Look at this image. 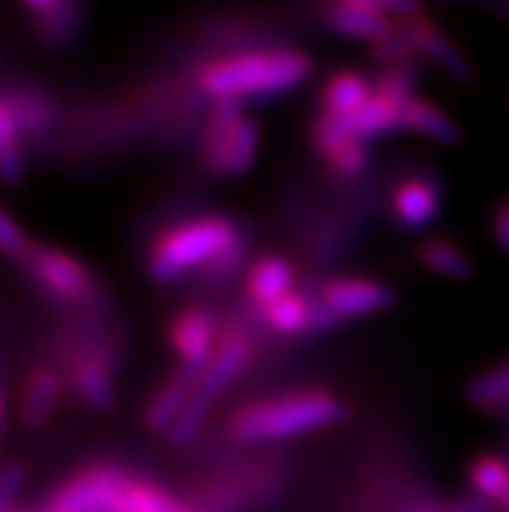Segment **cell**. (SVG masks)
<instances>
[{
  "instance_id": "1",
  "label": "cell",
  "mask_w": 509,
  "mask_h": 512,
  "mask_svg": "<svg viewBox=\"0 0 509 512\" xmlns=\"http://www.w3.org/2000/svg\"><path fill=\"white\" fill-rule=\"evenodd\" d=\"M312 73V60L302 50H255L219 58L200 71V89L208 97L242 99L273 97L297 89Z\"/></svg>"
},
{
  "instance_id": "2",
  "label": "cell",
  "mask_w": 509,
  "mask_h": 512,
  "mask_svg": "<svg viewBox=\"0 0 509 512\" xmlns=\"http://www.w3.org/2000/svg\"><path fill=\"white\" fill-rule=\"evenodd\" d=\"M346 409L325 390H302L247 403L229 419V432L242 442L286 440L341 422Z\"/></svg>"
},
{
  "instance_id": "3",
  "label": "cell",
  "mask_w": 509,
  "mask_h": 512,
  "mask_svg": "<svg viewBox=\"0 0 509 512\" xmlns=\"http://www.w3.org/2000/svg\"><path fill=\"white\" fill-rule=\"evenodd\" d=\"M239 227L226 216H203L169 229L156 242L149 258V271L156 281H177L187 271L203 268L232 245Z\"/></svg>"
},
{
  "instance_id": "4",
  "label": "cell",
  "mask_w": 509,
  "mask_h": 512,
  "mask_svg": "<svg viewBox=\"0 0 509 512\" xmlns=\"http://www.w3.org/2000/svg\"><path fill=\"white\" fill-rule=\"evenodd\" d=\"M260 146V128L242 115V102H213L203 133V167L213 177H242L255 164Z\"/></svg>"
},
{
  "instance_id": "5",
  "label": "cell",
  "mask_w": 509,
  "mask_h": 512,
  "mask_svg": "<svg viewBox=\"0 0 509 512\" xmlns=\"http://www.w3.org/2000/svg\"><path fill=\"white\" fill-rule=\"evenodd\" d=\"M247 362H250V344L242 341V338H226L224 344L216 349V354H213L211 367H208L203 380L195 388L193 398L187 401L185 411H182V416L177 419L172 432H169V440L174 445H190L195 440V435H198L203 422H206L213 401L237 380L239 372L247 367Z\"/></svg>"
},
{
  "instance_id": "6",
  "label": "cell",
  "mask_w": 509,
  "mask_h": 512,
  "mask_svg": "<svg viewBox=\"0 0 509 512\" xmlns=\"http://www.w3.org/2000/svg\"><path fill=\"white\" fill-rule=\"evenodd\" d=\"M128 487L130 479L117 468H86L55 489L50 512H115Z\"/></svg>"
},
{
  "instance_id": "7",
  "label": "cell",
  "mask_w": 509,
  "mask_h": 512,
  "mask_svg": "<svg viewBox=\"0 0 509 512\" xmlns=\"http://www.w3.org/2000/svg\"><path fill=\"white\" fill-rule=\"evenodd\" d=\"M24 266L32 273V279L42 284L45 292L65 299V302H81L91 289L89 271L73 255L55 250V247L34 245Z\"/></svg>"
},
{
  "instance_id": "8",
  "label": "cell",
  "mask_w": 509,
  "mask_h": 512,
  "mask_svg": "<svg viewBox=\"0 0 509 512\" xmlns=\"http://www.w3.org/2000/svg\"><path fill=\"white\" fill-rule=\"evenodd\" d=\"M172 344L180 354V370L193 383H200L213 362V323L206 310H185L172 325Z\"/></svg>"
},
{
  "instance_id": "9",
  "label": "cell",
  "mask_w": 509,
  "mask_h": 512,
  "mask_svg": "<svg viewBox=\"0 0 509 512\" xmlns=\"http://www.w3.org/2000/svg\"><path fill=\"white\" fill-rule=\"evenodd\" d=\"M317 297L333 307L343 320L374 315L395 305L393 289L372 279H333L320 286Z\"/></svg>"
},
{
  "instance_id": "10",
  "label": "cell",
  "mask_w": 509,
  "mask_h": 512,
  "mask_svg": "<svg viewBox=\"0 0 509 512\" xmlns=\"http://www.w3.org/2000/svg\"><path fill=\"white\" fill-rule=\"evenodd\" d=\"M323 21L336 34L367 39V42H377L393 29L390 16L359 6V3H351V0H330L323 11Z\"/></svg>"
},
{
  "instance_id": "11",
  "label": "cell",
  "mask_w": 509,
  "mask_h": 512,
  "mask_svg": "<svg viewBox=\"0 0 509 512\" xmlns=\"http://www.w3.org/2000/svg\"><path fill=\"white\" fill-rule=\"evenodd\" d=\"M393 208L395 219L406 229L416 232V229L429 227L437 219L439 208H442V195H439L437 185L432 180L413 177V180L398 185L393 195Z\"/></svg>"
},
{
  "instance_id": "12",
  "label": "cell",
  "mask_w": 509,
  "mask_h": 512,
  "mask_svg": "<svg viewBox=\"0 0 509 512\" xmlns=\"http://www.w3.org/2000/svg\"><path fill=\"white\" fill-rule=\"evenodd\" d=\"M343 123H346L348 136L354 141H369V138L385 136V133H393V130H403V104L374 91L372 99L359 112L343 117Z\"/></svg>"
},
{
  "instance_id": "13",
  "label": "cell",
  "mask_w": 509,
  "mask_h": 512,
  "mask_svg": "<svg viewBox=\"0 0 509 512\" xmlns=\"http://www.w3.org/2000/svg\"><path fill=\"white\" fill-rule=\"evenodd\" d=\"M291 286H294V266L278 255H268L252 266L250 279H247V294L255 307L263 312L265 307H271L273 302L291 294Z\"/></svg>"
},
{
  "instance_id": "14",
  "label": "cell",
  "mask_w": 509,
  "mask_h": 512,
  "mask_svg": "<svg viewBox=\"0 0 509 512\" xmlns=\"http://www.w3.org/2000/svg\"><path fill=\"white\" fill-rule=\"evenodd\" d=\"M426 16H413V19H403L393 24V29L382 39L372 42V60L382 63L387 68L400 63H411L416 52H421V39H424Z\"/></svg>"
},
{
  "instance_id": "15",
  "label": "cell",
  "mask_w": 509,
  "mask_h": 512,
  "mask_svg": "<svg viewBox=\"0 0 509 512\" xmlns=\"http://www.w3.org/2000/svg\"><path fill=\"white\" fill-rule=\"evenodd\" d=\"M374 86L369 84L367 78L359 76L354 71H341L325 81L323 91H320V102H323V112L328 115H354L364 104L372 99Z\"/></svg>"
},
{
  "instance_id": "16",
  "label": "cell",
  "mask_w": 509,
  "mask_h": 512,
  "mask_svg": "<svg viewBox=\"0 0 509 512\" xmlns=\"http://www.w3.org/2000/svg\"><path fill=\"white\" fill-rule=\"evenodd\" d=\"M195 388H198V383H193L182 372H174L172 380L151 398L149 409H146L149 429H154V432H172V427L177 424L182 411H185L187 401L193 398Z\"/></svg>"
},
{
  "instance_id": "17",
  "label": "cell",
  "mask_w": 509,
  "mask_h": 512,
  "mask_svg": "<svg viewBox=\"0 0 509 512\" xmlns=\"http://www.w3.org/2000/svg\"><path fill=\"white\" fill-rule=\"evenodd\" d=\"M403 130H413L421 136L432 138L445 146H455L460 141V128L452 123L445 112L421 97H411L403 104Z\"/></svg>"
},
{
  "instance_id": "18",
  "label": "cell",
  "mask_w": 509,
  "mask_h": 512,
  "mask_svg": "<svg viewBox=\"0 0 509 512\" xmlns=\"http://www.w3.org/2000/svg\"><path fill=\"white\" fill-rule=\"evenodd\" d=\"M421 55L437 63L445 73H450L460 84H473V65L468 63L463 52L452 45V39L439 29L434 21H426L424 39H421Z\"/></svg>"
},
{
  "instance_id": "19",
  "label": "cell",
  "mask_w": 509,
  "mask_h": 512,
  "mask_svg": "<svg viewBox=\"0 0 509 512\" xmlns=\"http://www.w3.org/2000/svg\"><path fill=\"white\" fill-rule=\"evenodd\" d=\"M60 377L52 370H37L24 390V401H21V419L29 427H39L50 419L52 409L60 398Z\"/></svg>"
},
{
  "instance_id": "20",
  "label": "cell",
  "mask_w": 509,
  "mask_h": 512,
  "mask_svg": "<svg viewBox=\"0 0 509 512\" xmlns=\"http://www.w3.org/2000/svg\"><path fill=\"white\" fill-rule=\"evenodd\" d=\"M84 24V0H63L55 11L37 16L39 42L45 47H65Z\"/></svg>"
},
{
  "instance_id": "21",
  "label": "cell",
  "mask_w": 509,
  "mask_h": 512,
  "mask_svg": "<svg viewBox=\"0 0 509 512\" xmlns=\"http://www.w3.org/2000/svg\"><path fill=\"white\" fill-rule=\"evenodd\" d=\"M73 383H76L78 396L89 403L91 409L110 411L115 406V385H112L110 370L97 359H86L73 372Z\"/></svg>"
},
{
  "instance_id": "22",
  "label": "cell",
  "mask_w": 509,
  "mask_h": 512,
  "mask_svg": "<svg viewBox=\"0 0 509 512\" xmlns=\"http://www.w3.org/2000/svg\"><path fill=\"white\" fill-rule=\"evenodd\" d=\"M421 266L447 279H468L473 273L471 255L447 240H429L419 247Z\"/></svg>"
},
{
  "instance_id": "23",
  "label": "cell",
  "mask_w": 509,
  "mask_h": 512,
  "mask_svg": "<svg viewBox=\"0 0 509 512\" xmlns=\"http://www.w3.org/2000/svg\"><path fill=\"white\" fill-rule=\"evenodd\" d=\"M117 512H198L187 502L177 500L169 492L159 489L156 484H146V481H130V487L125 489L120 502H117Z\"/></svg>"
},
{
  "instance_id": "24",
  "label": "cell",
  "mask_w": 509,
  "mask_h": 512,
  "mask_svg": "<svg viewBox=\"0 0 509 512\" xmlns=\"http://www.w3.org/2000/svg\"><path fill=\"white\" fill-rule=\"evenodd\" d=\"M473 492L491 502H499L509 492V461L499 455H481L468 468Z\"/></svg>"
},
{
  "instance_id": "25",
  "label": "cell",
  "mask_w": 509,
  "mask_h": 512,
  "mask_svg": "<svg viewBox=\"0 0 509 512\" xmlns=\"http://www.w3.org/2000/svg\"><path fill=\"white\" fill-rule=\"evenodd\" d=\"M263 318L273 331L286 333V336L310 331V299L304 294H286L271 307H265Z\"/></svg>"
},
{
  "instance_id": "26",
  "label": "cell",
  "mask_w": 509,
  "mask_h": 512,
  "mask_svg": "<svg viewBox=\"0 0 509 512\" xmlns=\"http://www.w3.org/2000/svg\"><path fill=\"white\" fill-rule=\"evenodd\" d=\"M0 104L11 112L21 133H37L50 123L52 117L50 104L42 99V94H32V91H19V94L6 91V97Z\"/></svg>"
},
{
  "instance_id": "27",
  "label": "cell",
  "mask_w": 509,
  "mask_h": 512,
  "mask_svg": "<svg viewBox=\"0 0 509 512\" xmlns=\"http://www.w3.org/2000/svg\"><path fill=\"white\" fill-rule=\"evenodd\" d=\"M465 396L473 406H481V409H494L502 401L509 398V362L502 367H494V370L484 372V375L473 377Z\"/></svg>"
},
{
  "instance_id": "28",
  "label": "cell",
  "mask_w": 509,
  "mask_h": 512,
  "mask_svg": "<svg viewBox=\"0 0 509 512\" xmlns=\"http://www.w3.org/2000/svg\"><path fill=\"white\" fill-rule=\"evenodd\" d=\"M21 130L13 120L11 112L0 104V169L8 182H19L24 175V162H21Z\"/></svg>"
},
{
  "instance_id": "29",
  "label": "cell",
  "mask_w": 509,
  "mask_h": 512,
  "mask_svg": "<svg viewBox=\"0 0 509 512\" xmlns=\"http://www.w3.org/2000/svg\"><path fill=\"white\" fill-rule=\"evenodd\" d=\"M419 81V65L416 63H400L387 68L385 73H380V78L374 81V91L382 94V97L393 99L398 104H406L408 99L416 97L413 94V86Z\"/></svg>"
},
{
  "instance_id": "30",
  "label": "cell",
  "mask_w": 509,
  "mask_h": 512,
  "mask_svg": "<svg viewBox=\"0 0 509 512\" xmlns=\"http://www.w3.org/2000/svg\"><path fill=\"white\" fill-rule=\"evenodd\" d=\"M247 250H250V237H247L245 229L239 227V232H237V237L232 240V245L226 247L219 258L213 260V263H208V266L200 271V273H203V279L226 281L229 276H234V273L242 268V263H245Z\"/></svg>"
},
{
  "instance_id": "31",
  "label": "cell",
  "mask_w": 509,
  "mask_h": 512,
  "mask_svg": "<svg viewBox=\"0 0 509 512\" xmlns=\"http://www.w3.org/2000/svg\"><path fill=\"white\" fill-rule=\"evenodd\" d=\"M330 169L341 177H359L369 164V146L367 141H348L341 149L325 156Z\"/></svg>"
},
{
  "instance_id": "32",
  "label": "cell",
  "mask_w": 509,
  "mask_h": 512,
  "mask_svg": "<svg viewBox=\"0 0 509 512\" xmlns=\"http://www.w3.org/2000/svg\"><path fill=\"white\" fill-rule=\"evenodd\" d=\"M0 247H3V253H6L8 258L21 260V263L29 258V253H32L34 247L32 242L26 240L24 229L13 221V216L8 214V211L0 214Z\"/></svg>"
},
{
  "instance_id": "33",
  "label": "cell",
  "mask_w": 509,
  "mask_h": 512,
  "mask_svg": "<svg viewBox=\"0 0 509 512\" xmlns=\"http://www.w3.org/2000/svg\"><path fill=\"white\" fill-rule=\"evenodd\" d=\"M26 481V468L19 461H8L0 474V512L16 510V497L21 494V487Z\"/></svg>"
},
{
  "instance_id": "34",
  "label": "cell",
  "mask_w": 509,
  "mask_h": 512,
  "mask_svg": "<svg viewBox=\"0 0 509 512\" xmlns=\"http://www.w3.org/2000/svg\"><path fill=\"white\" fill-rule=\"evenodd\" d=\"M351 3L367 6L372 11L385 13V16H398L400 21L421 16V0H351Z\"/></svg>"
},
{
  "instance_id": "35",
  "label": "cell",
  "mask_w": 509,
  "mask_h": 512,
  "mask_svg": "<svg viewBox=\"0 0 509 512\" xmlns=\"http://www.w3.org/2000/svg\"><path fill=\"white\" fill-rule=\"evenodd\" d=\"M341 323H346V320H343L333 307L325 305L323 299L320 297L310 299V331L312 333L330 331V328H336V325Z\"/></svg>"
},
{
  "instance_id": "36",
  "label": "cell",
  "mask_w": 509,
  "mask_h": 512,
  "mask_svg": "<svg viewBox=\"0 0 509 512\" xmlns=\"http://www.w3.org/2000/svg\"><path fill=\"white\" fill-rule=\"evenodd\" d=\"M421 512H497V505L481 494H471V497H460V500L445 502V505H437L432 510H421Z\"/></svg>"
},
{
  "instance_id": "37",
  "label": "cell",
  "mask_w": 509,
  "mask_h": 512,
  "mask_svg": "<svg viewBox=\"0 0 509 512\" xmlns=\"http://www.w3.org/2000/svg\"><path fill=\"white\" fill-rule=\"evenodd\" d=\"M491 234L499 250L509 255V198H504L491 216Z\"/></svg>"
},
{
  "instance_id": "38",
  "label": "cell",
  "mask_w": 509,
  "mask_h": 512,
  "mask_svg": "<svg viewBox=\"0 0 509 512\" xmlns=\"http://www.w3.org/2000/svg\"><path fill=\"white\" fill-rule=\"evenodd\" d=\"M19 3L24 8H29L34 16H45V13L55 11V8H58L63 0H19Z\"/></svg>"
},
{
  "instance_id": "39",
  "label": "cell",
  "mask_w": 509,
  "mask_h": 512,
  "mask_svg": "<svg viewBox=\"0 0 509 512\" xmlns=\"http://www.w3.org/2000/svg\"><path fill=\"white\" fill-rule=\"evenodd\" d=\"M491 411H494L497 416H504V419H509V398H507V401L499 403V406H494Z\"/></svg>"
},
{
  "instance_id": "40",
  "label": "cell",
  "mask_w": 509,
  "mask_h": 512,
  "mask_svg": "<svg viewBox=\"0 0 509 512\" xmlns=\"http://www.w3.org/2000/svg\"><path fill=\"white\" fill-rule=\"evenodd\" d=\"M494 505H497V512H509V492L504 494L502 500H499V502H494Z\"/></svg>"
},
{
  "instance_id": "41",
  "label": "cell",
  "mask_w": 509,
  "mask_h": 512,
  "mask_svg": "<svg viewBox=\"0 0 509 512\" xmlns=\"http://www.w3.org/2000/svg\"><path fill=\"white\" fill-rule=\"evenodd\" d=\"M13 512H24V510H13Z\"/></svg>"
}]
</instances>
